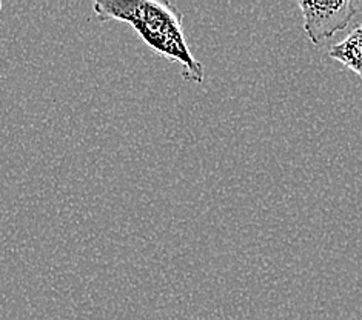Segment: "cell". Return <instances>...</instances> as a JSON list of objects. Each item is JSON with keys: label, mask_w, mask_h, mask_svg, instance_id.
<instances>
[{"label": "cell", "mask_w": 362, "mask_h": 320, "mask_svg": "<svg viewBox=\"0 0 362 320\" xmlns=\"http://www.w3.org/2000/svg\"><path fill=\"white\" fill-rule=\"evenodd\" d=\"M304 14V31L316 47L333 34L346 30L353 17L362 11V0H336V2H298Z\"/></svg>", "instance_id": "obj_2"}, {"label": "cell", "mask_w": 362, "mask_h": 320, "mask_svg": "<svg viewBox=\"0 0 362 320\" xmlns=\"http://www.w3.org/2000/svg\"><path fill=\"white\" fill-rule=\"evenodd\" d=\"M93 11L102 22L128 23L154 53L182 66L185 81L204 82V65L188 47L182 13L176 5L158 0H100L93 4Z\"/></svg>", "instance_id": "obj_1"}, {"label": "cell", "mask_w": 362, "mask_h": 320, "mask_svg": "<svg viewBox=\"0 0 362 320\" xmlns=\"http://www.w3.org/2000/svg\"><path fill=\"white\" fill-rule=\"evenodd\" d=\"M329 54L358 74L362 81V23L353 28L346 39L333 45Z\"/></svg>", "instance_id": "obj_3"}, {"label": "cell", "mask_w": 362, "mask_h": 320, "mask_svg": "<svg viewBox=\"0 0 362 320\" xmlns=\"http://www.w3.org/2000/svg\"><path fill=\"white\" fill-rule=\"evenodd\" d=\"M2 6H4V5H2V2H0V10H2Z\"/></svg>", "instance_id": "obj_4"}]
</instances>
